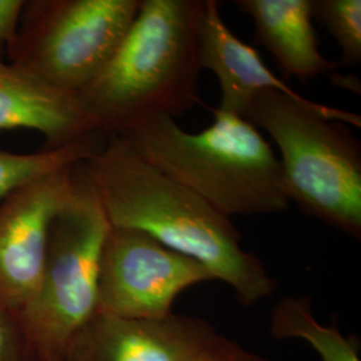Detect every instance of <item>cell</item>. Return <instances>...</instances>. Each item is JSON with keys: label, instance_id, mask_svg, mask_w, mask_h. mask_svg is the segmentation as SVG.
Masks as SVG:
<instances>
[{"label": "cell", "instance_id": "1", "mask_svg": "<svg viewBox=\"0 0 361 361\" xmlns=\"http://www.w3.org/2000/svg\"><path fill=\"white\" fill-rule=\"evenodd\" d=\"M82 164L111 226L142 231L193 258L232 286L245 307L274 293L276 280L241 246L232 219L143 161L122 138L107 137Z\"/></svg>", "mask_w": 361, "mask_h": 361}, {"label": "cell", "instance_id": "2", "mask_svg": "<svg viewBox=\"0 0 361 361\" xmlns=\"http://www.w3.org/2000/svg\"><path fill=\"white\" fill-rule=\"evenodd\" d=\"M204 0H141L104 70L78 92L106 137L145 119L186 114L201 104L198 22Z\"/></svg>", "mask_w": 361, "mask_h": 361}, {"label": "cell", "instance_id": "3", "mask_svg": "<svg viewBox=\"0 0 361 361\" xmlns=\"http://www.w3.org/2000/svg\"><path fill=\"white\" fill-rule=\"evenodd\" d=\"M212 113L213 123L200 133L155 116L116 137L231 219L285 212L290 202L271 143L245 118L219 109Z\"/></svg>", "mask_w": 361, "mask_h": 361}, {"label": "cell", "instance_id": "4", "mask_svg": "<svg viewBox=\"0 0 361 361\" xmlns=\"http://www.w3.org/2000/svg\"><path fill=\"white\" fill-rule=\"evenodd\" d=\"M281 157L285 193L301 212L350 237H361V143L349 125L353 111L323 104L310 107L280 91H261L246 109Z\"/></svg>", "mask_w": 361, "mask_h": 361}, {"label": "cell", "instance_id": "5", "mask_svg": "<svg viewBox=\"0 0 361 361\" xmlns=\"http://www.w3.org/2000/svg\"><path fill=\"white\" fill-rule=\"evenodd\" d=\"M82 162L74 168L73 192L52 221L38 290L19 312L38 356L62 355L98 310L101 257L111 224Z\"/></svg>", "mask_w": 361, "mask_h": 361}, {"label": "cell", "instance_id": "6", "mask_svg": "<svg viewBox=\"0 0 361 361\" xmlns=\"http://www.w3.org/2000/svg\"><path fill=\"white\" fill-rule=\"evenodd\" d=\"M140 7L141 0L25 1L8 62L77 95L107 65Z\"/></svg>", "mask_w": 361, "mask_h": 361}, {"label": "cell", "instance_id": "7", "mask_svg": "<svg viewBox=\"0 0 361 361\" xmlns=\"http://www.w3.org/2000/svg\"><path fill=\"white\" fill-rule=\"evenodd\" d=\"M213 280L204 265L150 234L111 226L101 257L97 313L161 320L173 313V304L183 290Z\"/></svg>", "mask_w": 361, "mask_h": 361}, {"label": "cell", "instance_id": "8", "mask_svg": "<svg viewBox=\"0 0 361 361\" xmlns=\"http://www.w3.org/2000/svg\"><path fill=\"white\" fill-rule=\"evenodd\" d=\"M75 165L27 180L1 198L0 301L18 313L38 290L50 228L73 192Z\"/></svg>", "mask_w": 361, "mask_h": 361}, {"label": "cell", "instance_id": "9", "mask_svg": "<svg viewBox=\"0 0 361 361\" xmlns=\"http://www.w3.org/2000/svg\"><path fill=\"white\" fill-rule=\"evenodd\" d=\"M216 329L195 316L161 320L97 313L62 352L63 361H192Z\"/></svg>", "mask_w": 361, "mask_h": 361}, {"label": "cell", "instance_id": "10", "mask_svg": "<svg viewBox=\"0 0 361 361\" xmlns=\"http://www.w3.org/2000/svg\"><path fill=\"white\" fill-rule=\"evenodd\" d=\"M11 129L43 135L42 150H58L99 133L77 95L55 89L0 56V130Z\"/></svg>", "mask_w": 361, "mask_h": 361}, {"label": "cell", "instance_id": "11", "mask_svg": "<svg viewBox=\"0 0 361 361\" xmlns=\"http://www.w3.org/2000/svg\"><path fill=\"white\" fill-rule=\"evenodd\" d=\"M198 55L201 70L212 71L219 83L217 109L234 116H245L252 98L261 91H280L298 104L319 107L289 87L264 63L257 50L243 42L222 19L217 0H204L198 22Z\"/></svg>", "mask_w": 361, "mask_h": 361}, {"label": "cell", "instance_id": "12", "mask_svg": "<svg viewBox=\"0 0 361 361\" xmlns=\"http://www.w3.org/2000/svg\"><path fill=\"white\" fill-rule=\"evenodd\" d=\"M255 22V42L271 52L286 78L310 82L336 73L338 65L319 49L310 0H237Z\"/></svg>", "mask_w": 361, "mask_h": 361}, {"label": "cell", "instance_id": "13", "mask_svg": "<svg viewBox=\"0 0 361 361\" xmlns=\"http://www.w3.org/2000/svg\"><path fill=\"white\" fill-rule=\"evenodd\" d=\"M269 332L274 338H302L317 350L322 361H360L359 345L336 326H325L313 314L310 297L288 296L271 312Z\"/></svg>", "mask_w": 361, "mask_h": 361}, {"label": "cell", "instance_id": "14", "mask_svg": "<svg viewBox=\"0 0 361 361\" xmlns=\"http://www.w3.org/2000/svg\"><path fill=\"white\" fill-rule=\"evenodd\" d=\"M104 141V134L97 133L58 150H40L31 154L0 150V200L27 180L87 159Z\"/></svg>", "mask_w": 361, "mask_h": 361}, {"label": "cell", "instance_id": "15", "mask_svg": "<svg viewBox=\"0 0 361 361\" xmlns=\"http://www.w3.org/2000/svg\"><path fill=\"white\" fill-rule=\"evenodd\" d=\"M312 19L322 23L341 50V63L361 62V0H310Z\"/></svg>", "mask_w": 361, "mask_h": 361}, {"label": "cell", "instance_id": "16", "mask_svg": "<svg viewBox=\"0 0 361 361\" xmlns=\"http://www.w3.org/2000/svg\"><path fill=\"white\" fill-rule=\"evenodd\" d=\"M19 313L0 301V361H37Z\"/></svg>", "mask_w": 361, "mask_h": 361}, {"label": "cell", "instance_id": "17", "mask_svg": "<svg viewBox=\"0 0 361 361\" xmlns=\"http://www.w3.org/2000/svg\"><path fill=\"white\" fill-rule=\"evenodd\" d=\"M192 361H271L225 336H213Z\"/></svg>", "mask_w": 361, "mask_h": 361}, {"label": "cell", "instance_id": "18", "mask_svg": "<svg viewBox=\"0 0 361 361\" xmlns=\"http://www.w3.org/2000/svg\"><path fill=\"white\" fill-rule=\"evenodd\" d=\"M25 0H0V47L11 44Z\"/></svg>", "mask_w": 361, "mask_h": 361}, {"label": "cell", "instance_id": "19", "mask_svg": "<svg viewBox=\"0 0 361 361\" xmlns=\"http://www.w3.org/2000/svg\"><path fill=\"white\" fill-rule=\"evenodd\" d=\"M37 361H63L62 355H56V356H38Z\"/></svg>", "mask_w": 361, "mask_h": 361}]
</instances>
